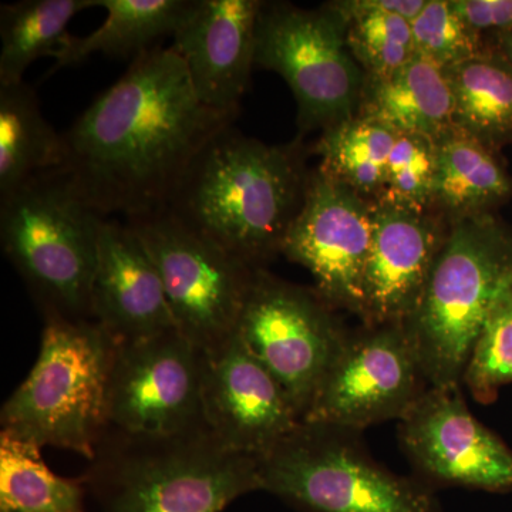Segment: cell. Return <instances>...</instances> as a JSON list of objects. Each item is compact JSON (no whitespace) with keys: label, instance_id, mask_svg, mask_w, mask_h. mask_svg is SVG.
Instances as JSON below:
<instances>
[{"label":"cell","instance_id":"7c38bea8","mask_svg":"<svg viewBox=\"0 0 512 512\" xmlns=\"http://www.w3.org/2000/svg\"><path fill=\"white\" fill-rule=\"evenodd\" d=\"M429 387L403 325H363L348 333L302 421L362 433L402 419Z\"/></svg>","mask_w":512,"mask_h":512},{"label":"cell","instance_id":"8fae6325","mask_svg":"<svg viewBox=\"0 0 512 512\" xmlns=\"http://www.w3.org/2000/svg\"><path fill=\"white\" fill-rule=\"evenodd\" d=\"M202 426V350L178 329L116 343L107 433L158 439Z\"/></svg>","mask_w":512,"mask_h":512},{"label":"cell","instance_id":"2e32d148","mask_svg":"<svg viewBox=\"0 0 512 512\" xmlns=\"http://www.w3.org/2000/svg\"><path fill=\"white\" fill-rule=\"evenodd\" d=\"M259 0H190L173 35L174 52L202 104L238 114L255 66Z\"/></svg>","mask_w":512,"mask_h":512},{"label":"cell","instance_id":"7402d4cb","mask_svg":"<svg viewBox=\"0 0 512 512\" xmlns=\"http://www.w3.org/2000/svg\"><path fill=\"white\" fill-rule=\"evenodd\" d=\"M453 128L495 151L512 143V70L495 50L444 69Z\"/></svg>","mask_w":512,"mask_h":512},{"label":"cell","instance_id":"e0dca14e","mask_svg":"<svg viewBox=\"0 0 512 512\" xmlns=\"http://www.w3.org/2000/svg\"><path fill=\"white\" fill-rule=\"evenodd\" d=\"M446 235L426 211L375 201L360 302L363 325H403L423 295Z\"/></svg>","mask_w":512,"mask_h":512},{"label":"cell","instance_id":"5b68a950","mask_svg":"<svg viewBox=\"0 0 512 512\" xmlns=\"http://www.w3.org/2000/svg\"><path fill=\"white\" fill-rule=\"evenodd\" d=\"M39 357L3 404V433L92 461L107 433L116 342L93 319L43 316Z\"/></svg>","mask_w":512,"mask_h":512},{"label":"cell","instance_id":"4dcf8cb0","mask_svg":"<svg viewBox=\"0 0 512 512\" xmlns=\"http://www.w3.org/2000/svg\"><path fill=\"white\" fill-rule=\"evenodd\" d=\"M460 19L483 39L512 29V0H450Z\"/></svg>","mask_w":512,"mask_h":512},{"label":"cell","instance_id":"6da1fadb","mask_svg":"<svg viewBox=\"0 0 512 512\" xmlns=\"http://www.w3.org/2000/svg\"><path fill=\"white\" fill-rule=\"evenodd\" d=\"M237 114L205 106L173 47L154 46L63 134L62 170L100 217L168 208L191 165Z\"/></svg>","mask_w":512,"mask_h":512},{"label":"cell","instance_id":"4fadbf2b","mask_svg":"<svg viewBox=\"0 0 512 512\" xmlns=\"http://www.w3.org/2000/svg\"><path fill=\"white\" fill-rule=\"evenodd\" d=\"M463 386L429 387L399 420L400 446L431 487L512 491V450L471 414Z\"/></svg>","mask_w":512,"mask_h":512},{"label":"cell","instance_id":"1f68e13d","mask_svg":"<svg viewBox=\"0 0 512 512\" xmlns=\"http://www.w3.org/2000/svg\"><path fill=\"white\" fill-rule=\"evenodd\" d=\"M427 0H346V2L330 3L329 8L339 15L376 10V12L390 13L413 22L426 6Z\"/></svg>","mask_w":512,"mask_h":512},{"label":"cell","instance_id":"484cf974","mask_svg":"<svg viewBox=\"0 0 512 512\" xmlns=\"http://www.w3.org/2000/svg\"><path fill=\"white\" fill-rule=\"evenodd\" d=\"M397 134L375 120L356 114L325 128L315 146L320 173L348 185L362 197H380L387 161ZM375 200V201H376Z\"/></svg>","mask_w":512,"mask_h":512},{"label":"cell","instance_id":"52a82bcc","mask_svg":"<svg viewBox=\"0 0 512 512\" xmlns=\"http://www.w3.org/2000/svg\"><path fill=\"white\" fill-rule=\"evenodd\" d=\"M259 467L262 491L306 512H441L434 488L382 466L360 431L302 421Z\"/></svg>","mask_w":512,"mask_h":512},{"label":"cell","instance_id":"d4e9b609","mask_svg":"<svg viewBox=\"0 0 512 512\" xmlns=\"http://www.w3.org/2000/svg\"><path fill=\"white\" fill-rule=\"evenodd\" d=\"M83 478L56 476L42 447L0 431V512H86Z\"/></svg>","mask_w":512,"mask_h":512},{"label":"cell","instance_id":"603a6c76","mask_svg":"<svg viewBox=\"0 0 512 512\" xmlns=\"http://www.w3.org/2000/svg\"><path fill=\"white\" fill-rule=\"evenodd\" d=\"M436 146L434 201L457 218L485 214L512 192L504 168L474 138L451 128Z\"/></svg>","mask_w":512,"mask_h":512},{"label":"cell","instance_id":"277c9868","mask_svg":"<svg viewBox=\"0 0 512 512\" xmlns=\"http://www.w3.org/2000/svg\"><path fill=\"white\" fill-rule=\"evenodd\" d=\"M511 286L510 232L488 212L457 218L403 322L429 386H461L484 322Z\"/></svg>","mask_w":512,"mask_h":512},{"label":"cell","instance_id":"3957f363","mask_svg":"<svg viewBox=\"0 0 512 512\" xmlns=\"http://www.w3.org/2000/svg\"><path fill=\"white\" fill-rule=\"evenodd\" d=\"M83 477L101 512H224L262 491L259 457L222 446L207 427L158 439L106 433Z\"/></svg>","mask_w":512,"mask_h":512},{"label":"cell","instance_id":"5bb4252c","mask_svg":"<svg viewBox=\"0 0 512 512\" xmlns=\"http://www.w3.org/2000/svg\"><path fill=\"white\" fill-rule=\"evenodd\" d=\"M375 201L316 170L282 244V255L311 272L333 309L359 316L373 237Z\"/></svg>","mask_w":512,"mask_h":512},{"label":"cell","instance_id":"7a4b0ae2","mask_svg":"<svg viewBox=\"0 0 512 512\" xmlns=\"http://www.w3.org/2000/svg\"><path fill=\"white\" fill-rule=\"evenodd\" d=\"M298 146H269L234 126L191 165L167 210L252 269H264L305 201Z\"/></svg>","mask_w":512,"mask_h":512},{"label":"cell","instance_id":"9a60e30c","mask_svg":"<svg viewBox=\"0 0 512 512\" xmlns=\"http://www.w3.org/2000/svg\"><path fill=\"white\" fill-rule=\"evenodd\" d=\"M202 419L222 446L255 457L302 423L281 384L237 333L202 352Z\"/></svg>","mask_w":512,"mask_h":512},{"label":"cell","instance_id":"30bf717a","mask_svg":"<svg viewBox=\"0 0 512 512\" xmlns=\"http://www.w3.org/2000/svg\"><path fill=\"white\" fill-rule=\"evenodd\" d=\"M318 292L256 269L237 336L275 377L303 420L348 330Z\"/></svg>","mask_w":512,"mask_h":512},{"label":"cell","instance_id":"f1b7e54d","mask_svg":"<svg viewBox=\"0 0 512 512\" xmlns=\"http://www.w3.org/2000/svg\"><path fill=\"white\" fill-rule=\"evenodd\" d=\"M436 146L426 137L397 134L387 161L386 180L376 201L426 211L434 201Z\"/></svg>","mask_w":512,"mask_h":512},{"label":"cell","instance_id":"f546056e","mask_svg":"<svg viewBox=\"0 0 512 512\" xmlns=\"http://www.w3.org/2000/svg\"><path fill=\"white\" fill-rule=\"evenodd\" d=\"M412 32L416 55L443 70L487 52L483 39L460 19L450 0H427Z\"/></svg>","mask_w":512,"mask_h":512},{"label":"cell","instance_id":"d6986e66","mask_svg":"<svg viewBox=\"0 0 512 512\" xmlns=\"http://www.w3.org/2000/svg\"><path fill=\"white\" fill-rule=\"evenodd\" d=\"M359 116L375 120L396 134L439 140L453 128V94L446 73L416 55L390 76L369 77Z\"/></svg>","mask_w":512,"mask_h":512},{"label":"cell","instance_id":"ffe728a7","mask_svg":"<svg viewBox=\"0 0 512 512\" xmlns=\"http://www.w3.org/2000/svg\"><path fill=\"white\" fill-rule=\"evenodd\" d=\"M64 157L63 134L43 116L32 87L0 86V200L37 175L62 168Z\"/></svg>","mask_w":512,"mask_h":512},{"label":"cell","instance_id":"83f0119b","mask_svg":"<svg viewBox=\"0 0 512 512\" xmlns=\"http://www.w3.org/2000/svg\"><path fill=\"white\" fill-rule=\"evenodd\" d=\"M512 383V286L495 303L474 343L461 386L481 404L495 402Z\"/></svg>","mask_w":512,"mask_h":512},{"label":"cell","instance_id":"cb8c5ba5","mask_svg":"<svg viewBox=\"0 0 512 512\" xmlns=\"http://www.w3.org/2000/svg\"><path fill=\"white\" fill-rule=\"evenodd\" d=\"M96 0H22L0 6V86L23 82L39 57L50 56L69 37L70 20Z\"/></svg>","mask_w":512,"mask_h":512},{"label":"cell","instance_id":"44dd1931","mask_svg":"<svg viewBox=\"0 0 512 512\" xmlns=\"http://www.w3.org/2000/svg\"><path fill=\"white\" fill-rule=\"evenodd\" d=\"M190 0H96L107 12L100 28L84 37H67L53 53L55 67L76 66L90 56L137 57L164 36H173Z\"/></svg>","mask_w":512,"mask_h":512},{"label":"cell","instance_id":"ac0fdd59","mask_svg":"<svg viewBox=\"0 0 512 512\" xmlns=\"http://www.w3.org/2000/svg\"><path fill=\"white\" fill-rule=\"evenodd\" d=\"M92 319L116 343L177 329L156 265L127 222H101Z\"/></svg>","mask_w":512,"mask_h":512},{"label":"cell","instance_id":"4316f807","mask_svg":"<svg viewBox=\"0 0 512 512\" xmlns=\"http://www.w3.org/2000/svg\"><path fill=\"white\" fill-rule=\"evenodd\" d=\"M339 16L346 23L350 52L369 77L390 76L416 56L409 20L376 10Z\"/></svg>","mask_w":512,"mask_h":512},{"label":"cell","instance_id":"d6a6232c","mask_svg":"<svg viewBox=\"0 0 512 512\" xmlns=\"http://www.w3.org/2000/svg\"><path fill=\"white\" fill-rule=\"evenodd\" d=\"M494 50L503 57L512 70V29L495 39Z\"/></svg>","mask_w":512,"mask_h":512},{"label":"cell","instance_id":"8992f818","mask_svg":"<svg viewBox=\"0 0 512 512\" xmlns=\"http://www.w3.org/2000/svg\"><path fill=\"white\" fill-rule=\"evenodd\" d=\"M104 218L62 170L37 175L0 200V241L43 316L92 319V288Z\"/></svg>","mask_w":512,"mask_h":512},{"label":"cell","instance_id":"ba28073f","mask_svg":"<svg viewBox=\"0 0 512 512\" xmlns=\"http://www.w3.org/2000/svg\"><path fill=\"white\" fill-rule=\"evenodd\" d=\"M255 66L278 73L288 84L303 133L352 119L360 107L362 72L348 46L345 20L328 5L311 10L264 2Z\"/></svg>","mask_w":512,"mask_h":512},{"label":"cell","instance_id":"9c48e42d","mask_svg":"<svg viewBox=\"0 0 512 512\" xmlns=\"http://www.w3.org/2000/svg\"><path fill=\"white\" fill-rule=\"evenodd\" d=\"M156 265L175 325L205 352L237 330L256 269L170 210L126 220Z\"/></svg>","mask_w":512,"mask_h":512}]
</instances>
